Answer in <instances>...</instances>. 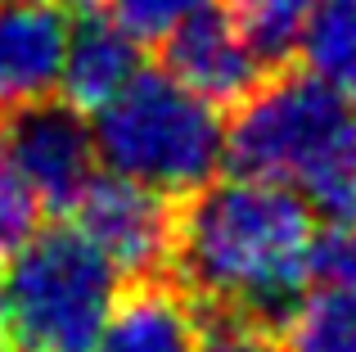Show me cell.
Wrapping results in <instances>:
<instances>
[{
	"instance_id": "1",
	"label": "cell",
	"mask_w": 356,
	"mask_h": 352,
	"mask_svg": "<svg viewBox=\"0 0 356 352\" xmlns=\"http://www.w3.org/2000/svg\"><path fill=\"white\" fill-rule=\"evenodd\" d=\"M316 208L307 194L257 176H226L176 199L172 280L203 317L284 326L312 289Z\"/></svg>"
},
{
	"instance_id": "2",
	"label": "cell",
	"mask_w": 356,
	"mask_h": 352,
	"mask_svg": "<svg viewBox=\"0 0 356 352\" xmlns=\"http://www.w3.org/2000/svg\"><path fill=\"white\" fill-rule=\"evenodd\" d=\"M226 163L307 194L321 212L356 172V99L307 68L266 72L243 104L230 109Z\"/></svg>"
},
{
	"instance_id": "3",
	"label": "cell",
	"mask_w": 356,
	"mask_h": 352,
	"mask_svg": "<svg viewBox=\"0 0 356 352\" xmlns=\"http://www.w3.org/2000/svg\"><path fill=\"white\" fill-rule=\"evenodd\" d=\"M90 118L99 163L167 199L203 190L226 168L221 109L194 95L167 68H140Z\"/></svg>"
},
{
	"instance_id": "4",
	"label": "cell",
	"mask_w": 356,
	"mask_h": 352,
	"mask_svg": "<svg viewBox=\"0 0 356 352\" xmlns=\"http://www.w3.org/2000/svg\"><path fill=\"white\" fill-rule=\"evenodd\" d=\"M122 285L77 226H36L9 253V339L18 352H95Z\"/></svg>"
},
{
	"instance_id": "5",
	"label": "cell",
	"mask_w": 356,
	"mask_h": 352,
	"mask_svg": "<svg viewBox=\"0 0 356 352\" xmlns=\"http://www.w3.org/2000/svg\"><path fill=\"white\" fill-rule=\"evenodd\" d=\"M0 141H5L9 168L50 217L72 212L81 190L99 176L95 127L68 99L50 95L0 113Z\"/></svg>"
},
{
	"instance_id": "6",
	"label": "cell",
	"mask_w": 356,
	"mask_h": 352,
	"mask_svg": "<svg viewBox=\"0 0 356 352\" xmlns=\"http://www.w3.org/2000/svg\"><path fill=\"white\" fill-rule=\"evenodd\" d=\"M72 217H77V230L118 266L127 285L172 271L176 199L104 168L81 190Z\"/></svg>"
},
{
	"instance_id": "7",
	"label": "cell",
	"mask_w": 356,
	"mask_h": 352,
	"mask_svg": "<svg viewBox=\"0 0 356 352\" xmlns=\"http://www.w3.org/2000/svg\"><path fill=\"white\" fill-rule=\"evenodd\" d=\"M158 54H163V68L176 81H185L194 95L217 104L221 113L243 104L266 77L261 59L243 41V32L235 27V18L226 14L221 0L194 9L176 32H167L158 41Z\"/></svg>"
},
{
	"instance_id": "8",
	"label": "cell",
	"mask_w": 356,
	"mask_h": 352,
	"mask_svg": "<svg viewBox=\"0 0 356 352\" xmlns=\"http://www.w3.org/2000/svg\"><path fill=\"white\" fill-rule=\"evenodd\" d=\"M68 36L72 14L63 0H0V113L59 90Z\"/></svg>"
},
{
	"instance_id": "9",
	"label": "cell",
	"mask_w": 356,
	"mask_h": 352,
	"mask_svg": "<svg viewBox=\"0 0 356 352\" xmlns=\"http://www.w3.org/2000/svg\"><path fill=\"white\" fill-rule=\"evenodd\" d=\"M203 330L199 303L172 275H154L122 285L95 352H199Z\"/></svg>"
},
{
	"instance_id": "10",
	"label": "cell",
	"mask_w": 356,
	"mask_h": 352,
	"mask_svg": "<svg viewBox=\"0 0 356 352\" xmlns=\"http://www.w3.org/2000/svg\"><path fill=\"white\" fill-rule=\"evenodd\" d=\"M145 68L140 41L108 14L104 5H77L68 36V59H63V99L81 113H95Z\"/></svg>"
},
{
	"instance_id": "11",
	"label": "cell",
	"mask_w": 356,
	"mask_h": 352,
	"mask_svg": "<svg viewBox=\"0 0 356 352\" xmlns=\"http://www.w3.org/2000/svg\"><path fill=\"white\" fill-rule=\"evenodd\" d=\"M221 5L235 18L243 41L252 45V54L261 59V68L280 72V68H293L307 23H312L321 0H221Z\"/></svg>"
},
{
	"instance_id": "12",
	"label": "cell",
	"mask_w": 356,
	"mask_h": 352,
	"mask_svg": "<svg viewBox=\"0 0 356 352\" xmlns=\"http://www.w3.org/2000/svg\"><path fill=\"white\" fill-rule=\"evenodd\" d=\"M298 59L307 72L356 99V0H321L307 23Z\"/></svg>"
},
{
	"instance_id": "13",
	"label": "cell",
	"mask_w": 356,
	"mask_h": 352,
	"mask_svg": "<svg viewBox=\"0 0 356 352\" xmlns=\"http://www.w3.org/2000/svg\"><path fill=\"white\" fill-rule=\"evenodd\" d=\"M289 352H356V289H307L284 321Z\"/></svg>"
},
{
	"instance_id": "14",
	"label": "cell",
	"mask_w": 356,
	"mask_h": 352,
	"mask_svg": "<svg viewBox=\"0 0 356 352\" xmlns=\"http://www.w3.org/2000/svg\"><path fill=\"white\" fill-rule=\"evenodd\" d=\"M99 5H104L140 45H158L167 32H176L194 9L212 5V0H99Z\"/></svg>"
},
{
	"instance_id": "15",
	"label": "cell",
	"mask_w": 356,
	"mask_h": 352,
	"mask_svg": "<svg viewBox=\"0 0 356 352\" xmlns=\"http://www.w3.org/2000/svg\"><path fill=\"white\" fill-rule=\"evenodd\" d=\"M312 289H356V226L330 221L325 230H316Z\"/></svg>"
},
{
	"instance_id": "16",
	"label": "cell",
	"mask_w": 356,
	"mask_h": 352,
	"mask_svg": "<svg viewBox=\"0 0 356 352\" xmlns=\"http://www.w3.org/2000/svg\"><path fill=\"white\" fill-rule=\"evenodd\" d=\"M199 352H289L284 344V326H270V321H252V317H203Z\"/></svg>"
},
{
	"instance_id": "17",
	"label": "cell",
	"mask_w": 356,
	"mask_h": 352,
	"mask_svg": "<svg viewBox=\"0 0 356 352\" xmlns=\"http://www.w3.org/2000/svg\"><path fill=\"white\" fill-rule=\"evenodd\" d=\"M41 221V203L32 199L18 172L9 168V154H5V141H0V257H9L27 235L36 230Z\"/></svg>"
},
{
	"instance_id": "18",
	"label": "cell",
	"mask_w": 356,
	"mask_h": 352,
	"mask_svg": "<svg viewBox=\"0 0 356 352\" xmlns=\"http://www.w3.org/2000/svg\"><path fill=\"white\" fill-rule=\"evenodd\" d=\"M9 335V312H5V280H0V344H5Z\"/></svg>"
},
{
	"instance_id": "19",
	"label": "cell",
	"mask_w": 356,
	"mask_h": 352,
	"mask_svg": "<svg viewBox=\"0 0 356 352\" xmlns=\"http://www.w3.org/2000/svg\"><path fill=\"white\" fill-rule=\"evenodd\" d=\"M72 5H99V0H72Z\"/></svg>"
},
{
	"instance_id": "20",
	"label": "cell",
	"mask_w": 356,
	"mask_h": 352,
	"mask_svg": "<svg viewBox=\"0 0 356 352\" xmlns=\"http://www.w3.org/2000/svg\"><path fill=\"white\" fill-rule=\"evenodd\" d=\"M0 352H18V348H5V344H0Z\"/></svg>"
}]
</instances>
